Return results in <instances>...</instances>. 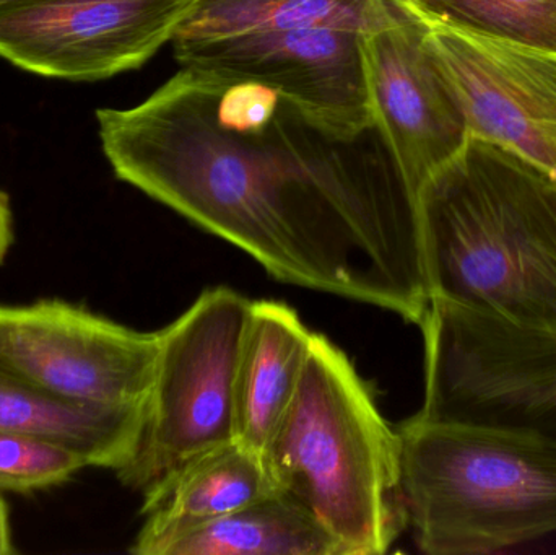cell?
Returning a JSON list of instances; mask_svg holds the SVG:
<instances>
[{
  "instance_id": "obj_18",
  "label": "cell",
  "mask_w": 556,
  "mask_h": 555,
  "mask_svg": "<svg viewBox=\"0 0 556 555\" xmlns=\"http://www.w3.org/2000/svg\"><path fill=\"white\" fill-rule=\"evenodd\" d=\"M88 463L74 450L38 437L0 430V489L28 492L71 481Z\"/></svg>"
},
{
  "instance_id": "obj_20",
  "label": "cell",
  "mask_w": 556,
  "mask_h": 555,
  "mask_svg": "<svg viewBox=\"0 0 556 555\" xmlns=\"http://www.w3.org/2000/svg\"><path fill=\"white\" fill-rule=\"evenodd\" d=\"M13 547L12 528H10L9 508L0 495V555L15 554Z\"/></svg>"
},
{
  "instance_id": "obj_5",
  "label": "cell",
  "mask_w": 556,
  "mask_h": 555,
  "mask_svg": "<svg viewBox=\"0 0 556 555\" xmlns=\"http://www.w3.org/2000/svg\"><path fill=\"white\" fill-rule=\"evenodd\" d=\"M251 306L228 287L205 290L160 331L139 442L116 472L126 488L146 497L186 463L235 442V384Z\"/></svg>"
},
{
  "instance_id": "obj_7",
  "label": "cell",
  "mask_w": 556,
  "mask_h": 555,
  "mask_svg": "<svg viewBox=\"0 0 556 555\" xmlns=\"http://www.w3.org/2000/svg\"><path fill=\"white\" fill-rule=\"evenodd\" d=\"M415 13L469 142L493 147L556 185V51Z\"/></svg>"
},
{
  "instance_id": "obj_17",
  "label": "cell",
  "mask_w": 556,
  "mask_h": 555,
  "mask_svg": "<svg viewBox=\"0 0 556 555\" xmlns=\"http://www.w3.org/2000/svg\"><path fill=\"white\" fill-rule=\"evenodd\" d=\"M417 12L556 51V0H408Z\"/></svg>"
},
{
  "instance_id": "obj_3",
  "label": "cell",
  "mask_w": 556,
  "mask_h": 555,
  "mask_svg": "<svg viewBox=\"0 0 556 555\" xmlns=\"http://www.w3.org/2000/svg\"><path fill=\"white\" fill-rule=\"evenodd\" d=\"M293 499L343 555L388 553L408 527L402 439L345 354L314 332L303 378L264 452Z\"/></svg>"
},
{
  "instance_id": "obj_14",
  "label": "cell",
  "mask_w": 556,
  "mask_h": 555,
  "mask_svg": "<svg viewBox=\"0 0 556 555\" xmlns=\"http://www.w3.org/2000/svg\"><path fill=\"white\" fill-rule=\"evenodd\" d=\"M143 406L81 403L59 396L0 364V430L67 446L88 468L117 472L132 458Z\"/></svg>"
},
{
  "instance_id": "obj_13",
  "label": "cell",
  "mask_w": 556,
  "mask_h": 555,
  "mask_svg": "<svg viewBox=\"0 0 556 555\" xmlns=\"http://www.w3.org/2000/svg\"><path fill=\"white\" fill-rule=\"evenodd\" d=\"M314 332L281 302H253L235 384V440L264 456L290 407Z\"/></svg>"
},
{
  "instance_id": "obj_21",
  "label": "cell",
  "mask_w": 556,
  "mask_h": 555,
  "mask_svg": "<svg viewBox=\"0 0 556 555\" xmlns=\"http://www.w3.org/2000/svg\"><path fill=\"white\" fill-rule=\"evenodd\" d=\"M16 2V0H0V7L7 5V3Z\"/></svg>"
},
{
  "instance_id": "obj_19",
  "label": "cell",
  "mask_w": 556,
  "mask_h": 555,
  "mask_svg": "<svg viewBox=\"0 0 556 555\" xmlns=\"http://www.w3.org/2000/svg\"><path fill=\"white\" fill-rule=\"evenodd\" d=\"M13 243V215L10 199L0 191V264L5 261Z\"/></svg>"
},
{
  "instance_id": "obj_15",
  "label": "cell",
  "mask_w": 556,
  "mask_h": 555,
  "mask_svg": "<svg viewBox=\"0 0 556 555\" xmlns=\"http://www.w3.org/2000/svg\"><path fill=\"white\" fill-rule=\"evenodd\" d=\"M415 18L408 0H198L173 42L294 28L371 35Z\"/></svg>"
},
{
  "instance_id": "obj_11",
  "label": "cell",
  "mask_w": 556,
  "mask_h": 555,
  "mask_svg": "<svg viewBox=\"0 0 556 555\" xmlns=\"http://www.w3.org/2000/svg\"><path fill=\"white\" fill-rule=\"evenodd\" d=\"M372 130L418 211L425 186L470 142L463 114L424 41L420 16L362 39Z\"/></svg>"
},
{
  "instance_id": "obj_12",
  "label": "cell",
  "mask_w": 556,
  "mask_h": 555,
  "mask_svg": "<svg viewBox=\"0 0 556 555\" xmlns=\"http://www.w3.org/2000/svg\"><path fill=\"white\" fill-rule=\"evenodd\" d=\"M277 491L261 453L235 442L182 465L143 497L137 555H168L189 534Z\"/></svg>"
},
{
  "instance_id": "obj_9",
  "label": "cell",
  "mask_w": 556,
  "mask_h": 555,
  "mask_svg": "<svg viewBox=\"0 0 556 555\" xmlns=\"http://www.w3.org/2000/svg\"><path fill=\"white\" fill-rule=\"evenodd\" d=\"M159 351L160 331L127 328L67 300L0 305V364L72 401L143 406Z\"/></svg>"
},
{
  "instance_id": "obj_10",
  "label": "cell",
  "mask_w": 556,
  "mask_h": 555,
  "mask_svg": "<svg viewBox=\"0 0 556 555\" xmlns=\"http://www.w3.org/2000/svg\"><path fill=\"white\" fill-rule=\"evenodd\" d=\"M198 0H16L0 7V58L48 78L97 81L173 42Z\"/></svg>"
},
{
  "instance_id": "obj_8",
  "label": "cell",
  "mask_w": 556,
  "mask_h": 555,
  "mask_svg": "<svg viewBox=\"0 0 556 555\" xmlns=\"http://www.w3.org/2000/svg\"><path fill=\"white\" fill-rule=\"evenodd\" d=\"M363 36L345 29L294 28L173 46L181 67L264 85L307 129L349 146L375 127Z\"/></svg>"
},
{
  "instance_id": "obj_2",
  "label": "cell",
  "mask_w": 556,
  "mask_h": 555,
  "mask_svg": "<svg viewBox=\"0 0 556 555\" xmlns=\"http://www.w3.org/2000/svg\"><path fill=\"white\" fill-rule=\"evenodd\" d=\"M430 300L556 331V185L483 146L438 173L418 201Z\"/></svg>"
},
{
  "instance_id": "obj_16",
  "label": "cell",
  "mask_w": 556,
  "mask_h": 555,
  "mask_svg": "<svg viewBox=\"0 0 556 555\" xmlns=\"http://www.w3.org/2000/svg\"><path fill=\"white\" fill-rule=\"evenodd\" d=\"M168 555H343V551L301 505L276 491L189 534Z\"/></svg>"
},
{
  "instance_id": "obj_6",
  "label": "cell",
  "mask_w": 556,
  "mask_h": 555,
  "mask_svg": "<svg viewBox=\"0 0 556 555\" xmlns=\"http://www.w3.org/2000/svg\"><path fill=\"white\" fill-rule=\"evenodd\" d=\"M418 420L532 433L556 445V331L430 300Z\"/></svg>"
},
{
  "instance_id": "obj_1",
  "label": "cell",
  "mask_w": 556,
  "mask_h": 555,
  "mask_svg": "<svg viewBox=\"0 0 556 555\" xmlns=\"http://www.w3.org/2000/svg\"><path fill=\"white\" fill-rule=\"evenodd\" d=\"M101 150L121 181L256 260L285 283L404 315L417 282L378 192L352 160L319 152L277 117L235 123L220 78L181 67L129 108H100Z\"/></svg>"
},
{
  "instance_id": "obj_4",
  "label": "cell",
  "mask_w": 556,
  "mask_h": 555,
  "mask_svg": "<svg viewBox=\"0 0 556 555\" xmlns=\"http://www.w3.org/2000/svg\"><path fill=\"white\" fill-rule=\"evenodd\" d=\"M408 525L430 555L502 553L556 534V445L412 417L399 429Z\"/></svg>"
}]
</instances>
